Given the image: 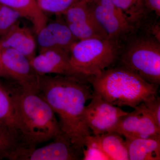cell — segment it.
Masks as SVG:
<instances>
[{
  "instance_id": "cell-21",
  "label": "cell",
  "mask_w": 160,
  "mask_h": 160,
  "mask_svg": "<svg viewBox=\"0 0 160 160\" xmlns=\"http://www.w3.org/2000/svg\"><path fill=\"white\" fill-rule=\"evenodd\" d=\"M44 12L61 15L72 6L82 1L89 0H36Z\"/></svg>"
},
{
  "instance_id": "cell-7",
  "label": "cell",
  "mask_w": 160,
  "mask_h": 160,
  "mask_svg": "<svg viewBox=\"0 0 160 160\" xmlns=\"http://www.w3.org/2000/svg\"><path fill=\"white\" fill-rule=\"evenodd\" d=\"M110 132H117L125 139L160 138V127L143 102L123 116Z\"/></svg>"
},
{
  "instance_id": "cell-1",
  "label": "cell",
  "mask_w": 160,
  "mask_h": 160,
  "mask_svg": "<svg viewBox=\"0 0 160 160\" xmlns=\"http://www.w3.org/2000/svg\"><path fill=\"white\" fill-rule=\"evenodd\" d=\"M39 75V95L58 115L63 133L83 149L85 139L91 135L84 119L86 102L94 94L91 84L73 77Z\"/></svg>"
},
{
  "instance_id": "cell-11",
  "label": "cell",
  "mask_w": 160,
  "mask_h": 160,
  "mask_svg": "<svg viewBox=\"0 0 160 160\" xmlns=\"http://www.w3.org/2000/svg\"><path fill=\"white\" fill-rule=\"evenodd\" d=\"M52 142L39 148L27 149L19 160H79L83 158V149L74 144L62 132Z\"/></svg>"
},
{
  "instance_id": "cell-15",
  "label": "cell",
  "mask_w": 160,
  "mask_h": 160,
  "mask_svg": "<svg viewBox=\"0 0 160 160\" xmlns=\"http://www.w3.org/2000/svg\"><path fill=\"white\" fill-rule=\"evenodd\" d=\"M111 1L121 10L134 30L142 29L152 18L157 16L147 8L145 0Z\"/></svg>"
},
{
  "instance_id": "cell-10",
  "label": "cell",
  "mask_w": 160,
  "mask_h": 160,
  "mask_svg": "<svg viewBox=\"0 0 160 160\" xmlns=\"http://www.w3.org/2000/svg\"><path fill=\"white\" fill-rule=\"evenodd\" d=\"M82 1L64 11L65 22L73 36L78 40L86 39H108L89 10L87 2Z\"/></svg>"
},
{
  "instance_id": "cell-8",
  "label": "cell",
  "mask_w": 160,
  "mask_h": 160,
  "mask_svg": "<svg viewBox=\"0 0 160 160\" xmlns=\"http://www.w3.org/2000/svg\"><path fill=\"white\" fill-rule=\"evenodd\" d=\"M127 113L94 92L91 102L85 107L84 119L91 133L98 135L111 131L120 119Z\"/></svg>"
},
{
  "instance_id": "cell-25",
  "label": "cell",
  "mask_w": 160,
  "mask_h": 160,
  "mask_svg": "<svg viewBox=\"0 0 160 160\" xmlns=\"http://www.w3.org/2000/svg\"><path fill=\"white\" fill-rule=\"evenodd\" d=\"M146 7L149 11L160 17V0H145Z\"/></svg>"
},
{
  "instance_id": "cell-23",
  "label": "cell",
  "mask_w": 160,
  "mask_h": 160,
  "mask_svg": "<svg viewBox=\"0 0 160 160\" xmlns=\"http://www.w3.org/2000/svg\"><path fill=\"white\" fill-rule=\"evenodd\" d=\"M83 152V160H109L100 148L93 135L89 136L85 139Z\"/></svg>"
},
{
  "instance_id": "cell-4",
  "label": "cell",
  "mask_w": 160,
  "mask_h": 160,
  "mask_svg": "<svg viewBox=\"0 0 160 160\" xmlns=\"http://www.w3.org/2000/svg\"><path fill=\"white\" fill-rule=\"evenodd\" d=\"M116 64L129 69L147 82L159 86L160 40L140 30H133L121 42Z\"/></svg>"
},
{
  "instance_id": "cell-13",
  "label": "cell",
  "mask_w": 160,
  "mask_h": 160,
  "mask_svg": "<svg viewBox=\"0 0 160 160\" xmlns=\"http://www.w3.org/2000/svg\"><path fill=\"white\" fill-rule=\"evenodd\" d=\"M37 36L40 52L56 50L70 53L72 46L78 41L72 34L66 22L60 21L46 24Z\"/></svg>"
},
{
  "instance_id": "cell-24",
  "label": "cell",
  "mask_w": 160,
  "mask_h": 160,
  "mask_svg": "<svg viewBox=\"0 0 160 160\" xmlns=\"http://www.w3.org/2000/svg\"><path fill=\"white\" fill-rule=\"evenodd\" d=\"M146 109L160 127V98L156 95L143 102Z\"/></svg>"
},
{
  "instance_id": "cell-6",
  "label": "cell",
  "mask_w": 160,
  "mask_h": 160,
  "mask_svg": "<svg viewBox=\"0 0 160 160\" xmlns=\"http://www.w3.org/2000/svg\"><path fill=\"white\" fill-rule=\"evenodd\" d=\"M87 5L109 39L121 43L126 36L134 30L111 0H89Z\"/></svg>"
},
{
  "instance_id": "cell-2",
  "label": "cell",
  "mask_w": 160,
  "mask_h": 160,
  "mask_svg": "<svg viewBox=\"0 0 160 160\" xmlns=\"http://www.w3.org/2000/svg\"><path fill=\"white\" fill-rule=\"evenodd\" d=\"M15 127L29 149L54 139L62 132L50 106L34 92L10 84Z\"/></svg>"
},
{
  "instance_id": "cell-14",
  "label": "cell",
  "mask_w": 160,
  "mask_h": 160,
  "mask_svg": "<svg viewBox=\"0 0 160 160\" xmlns=\"http://www.w3.org/2000/svg\"><path fill=\"white\" fill-rule=\"evenodd\" d=\"M36 43L31 30L17 22L0 39L1 49H12L30 61L36 56Z\"/></svg>"
},
{
  "instance_id": "cell-19",
  "label": "cell",
  "mask_w": 160,
  "mask_h": 160,
  "mask_svg": "<svg viewBox=\"0 0 160 160\" xmlns=\"http://www.w3.org/2000/svg\"><path fill=\"white\" fill-rule=\"evenodd\" d=\"M97 142L109 160H129L126 140L117 132L95 135Z\"/></svg>"
},
{
  "instance_id": "cell-26",
  "label": "cell",
  "mask_w": 160,
  "mask_h": 160,
  "mask_svg": "<svg viewBox=\"0 0 160 160\" xmlns=\"http://www.w3.org/2000/svg\"><path fill=\"white\" fill-rule=\"evenodd\" d=\"M0 78L7 79V75L3 66L2 60V49L0 48Z\"/></svg>"
},
{
  "instance_id": "cell-5",
  "label": "cell",
  "mask_w": 160,
  "mask_h": 160,
  "mask_svg": "<svg viewBox=\"0 0 160 160\" xmlns=\"http://www.w3.org/2000/svg\"><path fill=\"white\" fill-rule=\"evenodd\" d=\"M121 43L109 39L78 40L72 46L70 63L75 71L88 80L117 63Z\"/></svg>"
},
{
  "instance_id": "cell-9",
  "label": "cell",
  "mask_w": 160,
  "mask_h": 160,
  "mask_svg": "<svg viewBox=\"0 0 160 160\" xmlns=\"http://www.w3.org/2000/svg\"><path fill=\"white\" fill-rule=\"evenodd\" d=\"M2 60L7 79L23 89L38 93L39 75L25 56L12 49H2Z\"/></svg>"
},
{
  "instance_id": "cell-3",
  "label": "cell",
  "mask_w": 160,
  "mask_h": 160,
  "mask_svg": "<svg viewBox=\"0 0 160 160\" xmlns=\"http://www.w3.org/2000/svg\"><path fill=\"white\" fill-rule=\"evenodd\" d=\"M88 81L95 93L113 106L135 108L158 95L159 86L147 82L130 70L116 64Z\"/></svg>"
},
{
  "instance_id": "cell-16",
  "label": "cell",
  "mask_w": 160,
  "mask_h": 160,
  "mask_svg": "<svg viewBox=\"0 0 160 160\" xmlns=\"http://www.w3.org/2000/svg\"><path fill=\"white\" fill-rule=\"evenodd\" d=\"M0 4L14 9L21 17L30 21L36 34L47 24V17L36 0H0Z\"/></svg>"
},
{
  "instance_id": "cell-20",
  "label": "cell",
  "mask_w": 160,
  "mask_h": 160,
  "mask_svg": "<svg viewBox=\"0 0 160 160\" xmlns=\"http://www.w3.org/2000/svg\"><path fill=\"white\" fill-rule=\"evenodd\" d=\"M0 122L17 129L15 123L14 103L10 88L1 80Z\"/></svg>"
},
{
  "instance_id": "cell-12",
  "label": "cell",
  "mask_w": 160,
  "mask_h": 160,
  "mask_svg": "<svg viewBox=\"0 0 160 160\" xmlns=\"http://www.w3.org/2000/svg\"><path fill=\"white\" fill-rule=\"evenodd\" d=\"M30 64L40 75L55 74L73 77L86 80L75 71L70 63V53L56 50H47L30 61Z\"/></svg>"
},
{
  "instance_id": "cell-22",
  "label": "cell",
  "mask_w": 160,
  "mask_h": 160,
  "mask_svg": "<svg viewBox=\"0 0 160 160\" xmlns=\"http://www.w3.org/2000/svg\"><path fill=\"white\" fill-rule=\"evenodd\" d=\"M21 17L14 9L0 4V37L6 34Z\"/></svg>"
},
{
  "instance_id": "cell-18",
  "label": "cell",
  "mask_w": 160,
  "mask_h": 160,
  "mask_svg": "<svg viewBox=\"0 0 160 160\" xmlns=\"http://www.w3.org/2000/svg\"><path fill=\"white\" fill-rule=\"evenodd\" d=\"M125 140L129 160H160V138Z\"/></svg>"
},
{
  "instance_id": "cell-17",
  "label": "cell",
  "mask_w": 160,
  "mask_h": 160,
  "mask_svg": "<svg viewBox=\"0 0 160 160\" xmlns=\"http://www.w3.org/2000/svg\"><path fill=\"white\" fill-rule=\"evenodd\" d=\"M26 149L18 130L0 122V160H18Z\"/></svg>"
}]
</instances>
